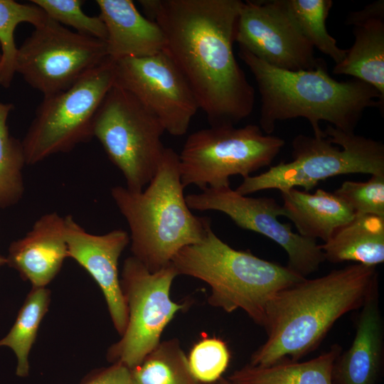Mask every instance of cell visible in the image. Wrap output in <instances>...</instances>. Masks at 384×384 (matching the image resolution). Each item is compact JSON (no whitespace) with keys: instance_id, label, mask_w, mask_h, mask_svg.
I'll use <instances>...</instances> for the list:
<instances>
[{"instance_id":"obj_12","label":"cell","mask_w":384,"mask_h":384,"mask_svg":"<svg viewBox=\"0 0 384 384\" xmlns=\"http://www.w3.org/2000/svg\"><path fill=\"white\" fill-rule=\"evenodd\" d=\"M201 191L186 196L191 210L222 212L238 227L270 238L285 250L288 256L287 267L298 275L306 277L325 261L316 240L294 232L291 225L279 220V216H284V210L273 198L248 197L230 186Z\"/></svg>"},{"instance_id":"obj_19","label":"cell","mask_w":384,"mask_h":384,"mask_svg":"<svg viewBox=\"0 0 384 384\" xmlns=\"http://www.w3.org/2000/svg\"><path fill=\"white\" fill-rule=\"evenodd\" d=\"M281 193L284 216L305 238L326 242L355 216L350 207L334 192L319 188L310 193L292 188Z\"/></svg>"},{"instance_id":"obj_6","label":"cell","mask_w":384,"mask_h":384,"mask_svg":"<svg viewBox=\"0 0 384 384\" xmlns=\"http://www.w3.org/2000/svg\"><path fill=\"white\" fill-rule=\"evenodd\" d=\"M326 137L296 136L292 143V160L243 178L235 191L247 196L266 189L283 192L302 187L314 188L328 178L351 174L384 176V144L328 124Z\"/></svg>"},{"instance_id":"obj_3","label":"cell","mask_w":384,"mask_h":384,"mask_svg":"<svg viewBox=\"0 0 384 384\" xmlns=\"http://www.w3.org/2000/svg\"><path fill=\"white\" fill-rule=\"evenodd\" d=\"M238 55L254 76L260 95V127L271 134L277 121L298 117L310 123L314 136L326 137L320 122L354 133L366 110L384 100L370 85L353 78L338 81L330 76L321 59L314 69L291 71L273 67L240 48Z\"/></svg>"},{"instance_id":"obj_29","label":"cell","mask_w":384,"mask_h":384,"mask_svg":"<svg viewBox=\"0 0 384 384\" xmlns=\"http://www.w3.org/2000/svg\"><path fill=\"white\" fill-rule=\"evenodd\" d=\"M53 20L73 28L77 33L105 41L106 27L98 16L83 12L82 0H31Z\"/></svg>"},{"instance_id":"obj_5","label":"cell","mask_w":384,"mask_h":384,"mask_svg":"<svg viewBox=\"0 0 384 384\" xmlns=\"http://www.w3.org/2000/svg\"><path fill=\"white\" fill-rule=\"evenodd\" d=\"M171 264L178 276L192 277L210 287V306L227 313L242 309L261 326L272 298L305 278L249 250L233 248L211 228L200 242L181 249Z\"/></svg>"},{"instance_id":"obj_35","label":"cell","mask_w":384,"mask_h":384,"mask_svg":"<svg viewBox=\"0 0 384 384\" xmlns=\"http://www.w3.org/2000/svg\"><path fill=\"white\" fill-rule=\"evenodd\" d=\"M1 59H2V55H1V48H0V67H1Z\"/></svg>"},{"instance_id":"obj_2","label":"cell","mask_w":384,"mask_h":384,"mask_svg":"<svg viewBox=\"0 0 384 384\" xmlns=\"http://www.w3.org/2000/svg\"><path fill=\"white\" fill-rule=\"evenodd\" d=\"M378 293L376 267L353 264L301 281L278 292L267 304L266 341L250 364L298 361L316 350L341 316L361 309Z\"/></svg>"},{"instance_id":"obj_16","label":"cell","mask_w":384,"mask_h":384,"mask_svg":"<svg viewBox=\"0 0 384 384\" xmlns=\"http://www.w3.org/2000/svg\"><path fill=\"white\" fill-rule=\"evenodd\" d=\"M68 257L65 217L52 212L41 215L23 237L11 242L6 260L32 287H46Z\"/></svg>"},{"instance_id":"obj_25","label":"cell","mask_w":384,"mask_h":384,"mask_svg":"<svg viewBox=\"0 0 384 384\" xmlns=\"http://www.w3.org/2000/svg\"><path fill=\"white\" fill-rule=\"evenodd\" d=\"M289 16L314 48L328 55L335 63L345 58L348 49L337 46L326 29V21L333 6L331 0H282Z\"/></svg>"},{"instance_id":"obj_34","label":"cell","mask_w":384,"mask_h":384,"mask_svg":"<svg viewBox=\"0 0 384 384\" xmlns=\"http://www.w3.org/2000/svg\"><path fill=\"white\" fill-rule=\"evenodd\" d=\"M7 264V260L6 257L0 255V266Z\"/></svg>"},{"instance_id":"obj_18","label":"cell","mask_w":384,"mask_h":384,"mask_svg":"<svg viewBox=\"0 0 384 384\" xmlns=\"http://www.w3.org/2000/svg\"><path fill=\"white\" fill-rule=\"evenodd\" d=\"M99 17L107 30L109 58H143L164 50L165 39L159 25L144 16L131 0H97Z\"/></svg>"},{"instance_id":"obj_20","label":"cell","mask_w":384,"mask_h":384,"mask_svg":"<svg viewBox=\"0 0 384 384\" xmlns=\"http://www.w3.org/2000/svg\"><path fill=\"white\" fill-rule=\"evenodd\" d=\"M321 247L325 261L376 267L384 262V217L356 215Z\"/></svg>"},{"instance_id":"obj_13","label":"cell","mask_w":384,"mask_h":384,"mask_svg":"<svg viewBox=\"0 0 384 384\" xmlns=\"http://www.w3.org/2000/svg\"><path fill=\"white\" fill-rule=\"evenodd\" d=\"M113 72L114 84L154 113L166 132L176 137L187 132L199 107L186 79L164 50L114 60Z\"/></svg>"},{"instance_id":"obj_32","label":"cell","mask_w":384,"mask_h":384,"mask_svg":"<svg viewBox=\"0 0 384 384\" xmlns=\"http://www.w3.org/2000/svg\"><path fill=\"white\" fill-rule=\"evenodd\" d=\"M384 20V1L378 0L366 6L361 10L351 12L346 18V23L353 27L360 26L371 20Z\"/></svg>"},{"instance_id":"obj_8","label":"cell","mask_w":384,"mask_h":384,"mask_svg":"<svg viewBox=\"0 0 384 384\" xmlns=\"http://www.w3.org/2000/svg\"><path fill=\"white\" fill-rule=\"evenodd\" d=\"M165 132L154 113L114 84L102 102L93 124V137L132 191H142L155 175L166 148L161 142Z\"/></svg>"},{"instance_id":"obj_23","label":"cell","mask_w":384,"mask_h":384,"mask_svg":"<svg viewBox=\"0 0 384 384\" xmlns=\"http://www.w3.org/2000/svg\"><path fill=\"white\" fill-rule=\"evenodd\" d=\"M132 384H201L192 375L177 338L161 341L130 369Z\"/></svg>"},{"instance_id":"obj_4","label":"cell","mask_w":384,"mask_h":384,"mask_svg":"<svg viewBox=\"0 0 384 384\" xmlns=\"http://www.w3.org/2000/svg\"><path fill=\"white\" fill-rule=\"evenodd\" d=\"M178 154L165 148L157 171L141 191L116 186L111 196L130 230L132 256L150 272L169 265L183 247L200 242L210 220L193 214L186 201Z\"/></svg>"},{"instance_id":"obj_26","label":"cell","mask_w":384,"mask_h":384,"mask_svg":"<svg viewBox=\"0 0 384 384\" xmlns=\"http://www.w3.org/2000/svg\"><path fill=\"white\" fill-rule=\"evenodd\" d=\"M14 106L0 102V208L18 203L24 193L26 164L22 142L9 132L7 119Z\"/></svg>"},{"instance_id":"obj_27","label":"cell","mask_w":384,"mask_h":384,"mask_svg":"<svg viewBox=\"0 0 384 384\" xmlns=\"http://www.w3.org/2000/svg\"><path fill=\"white\" fill-rule=\"evenodd\" d=\"M48 16L35 4H21L14 0H0V85L10 87L16 73L18 48L14 33L21 23H29L36 27L46 21Z\"/></svg>"},{"instance_id":"obj_21","label":"cell","mask_w":384,"mask_h":384,"mask_svg":"<svg viewBox=\"0 0 384 384\" xmlns=\"http://www.w3.org/2000/svg\"><path fill=\"white\" fill-rule=\"evenodd\" d=\"M341 352L342 347L334 343L305 361L283 360L267 366L247 363L227 378L232 384H333L332 368Z\"/></svg>"},{"instance_id":"obj_30","label":"cell","mask_w":384,"mask_h":384,"mask_svg":"<svg viewBox=\"0 0 384 384\" xmlns=\"http://www.w3.org/2000/svg\"><path fill=\"white\" fill-rule=\"evenodd\" d=\"M334 193L356 215L384 217V176L372 175L367 181H344Z\"/></svg>"},{"instance_id":"obj_10","label":"cell","mask_w":384,"mask_h":384,"mask_svg":"<svg viewBox=\"0 0 384 384\" xmlns=\"http://www.w3.org/2000/svg\"><path fill=\"white\" fill-rule=\"evenodd\" d=\"M177 273L171 262L150 272L133 256L123 264L120 284L127 311V324L121 338L108 349L107 358L132 369L161 342V334L175 315L188 306L171 298Z\"/></svg>"},{"instance_id":"obj_1","label":"cell","mask_w":384,"mask_h":384,"mask_svg":"<svg viewBox=\"0 0 384 384\" xmlns=\"http://www.w3.org/2000/svg\"><path fill=\"white\" fill-rule=\"evenodd\" d=\"M161 28L164 51L186 79L210 126H235L255 105V89L233 52L240 0H142Z\"/></svg>"},{"instance_id":"obj_24","label":"cell","mask_w":384,"mask_h":384,"mask_svg":"<svg viewBox=\"0 0 384 384\" xmlns=\"http://www.w3.org/2000/svg\"><path fill=\"white\" fill-rule=\"evenodd\" d=\"M50 299V291L46 287H32L10 331L0 340V347H9L15 353L17 358L16 374L19 377L28 375V354L41 322L48 309Z\"/></svg>"},{"instance_id":"obj_7","label":"cell","mask_w":384,"mask_h":384,"mask_svg":"<svg viewBox=\"0 0 384 384\" xmlns=\"http://www.w3.org/2000/svg\"><path fill=\"white\" fill-rule=\"evenodd\" d=\"M283 139L266 134L259 125L210 126L191 133L178 154L185 187L201 190L230 186V177L243 178L270 166L280 152Z\"/></svg>"},{"instance_id":"obj_28","label":"cell","mask_w":384,"mask_h":384,"mask_svg":"<svg viewBox=\"0 0 384 384\" xmlns=\"http://www.w3.org/2000/svg\"><path fill=\"white\" fill-rule=\"evenodd\" d=\"M230 352L227 343L217 337H203L187 357L189 369L201 383L217 382L228 367Z\"/></svg>"},{"instance_id":"obj_15","label":"cell","mask_w":384,"mask_h":384,"mask_svg":"<svg viewBox=\"0 0 384 384\" xmlns=\"http://www.w3.org/2000/svg\"><path fill=\"white\" fill-rule=\"evenodd\" d=\"M68 257L83 267L102 290L112 324L120 336L127 324V311L119 277V259L130 242L125 230L102 235L86 231L71 215L65 217Z\"/></svg>"},{"instance_id":"obj_33","label":"cell","mask_w":384,"mask_h":384,"mask_svg":"<svg viewBox=\"0 0 384 384\" xmlns=\"http://www.w3.org/2000/svg\"><path fill=\"white\" fill-rule=\"evenodd\" d=\"M216 383L217 384H232L227 378L223 376Z\"/></svg>"},{"instance_id":"obj_17","label":"cell","mask_w":384,"mask_h":384,"mask_svg":"<svg viewBox=\"0 0 384 384\" xmlns=\"http://www.w3.org/2000/svg\"><path fill=\"white\" fill-rule=\"evenodd\" d=\"M351 345L336 359L333 384H377L384 361V322L376 293L360 309Z\"/></svg>"},{"instance_id":"obj_14","label":"cell","mask_w":384,"mask_h":384,"mask_svg":"<svg viewBox=\"0 0 384 384\" xmlns=\"http://www.w3.org/2000/svg\"><path fill=\"white\" fill-rule=\"evenodd\" d=\"M235 42L263 62L291 71L314 69L322 59L315 56L282 0L242 1Z\"/></svg>"},{"instance_id":"obj_31","label":"cell","mask_w":384,"mask_h":384,"mask_svg":"<svg viewBox=\"0 0 384 384\" xmlns=\"http://www.w3.org/2000/svg\"><path fill=\"white\" fill-rule=\"evenodd\" d=\"M82 384H132L130 369L121 363H112L89 376Z\"/></svg>"},{"instance_id":"obj_9","label":"cell","mask_w":384,"mask_h":384,"mask_svg":"<svg viewBox=\"0 0 384 384\" xmlns=\"http://www.w3.org/2000/svg\"><path fill=\"white\" fill-rule=\"evenodd\" d=\"M113 85L110 58L68 89L43 96L21 142L26 164L70 151L92 138L95 115Z\"/></svg>"},{"instance_id":"obj_22","label":"cell","mask_w":384,"mask_h":384,"mask_svg":"<svg viewBox=\"0 0 384 384\" xmlns=\"http://www.w3.org/2000/svg\"><path fill=\"white\" fill-rule=\"evenodd\" d=\"M355 41L334 75H347L363 81L384 100V20L375 19L354 27Z\"/></svg>"},{"instance_id":"obj_11","label":"cell","mask_w":384,"mask_h":384,"mask_svg":"<svg viewBox=\"0 0 384 384\" xmlns=\"http://www.w3.org/2000/svg\"><path fill=\"white\" fill-rule=\"evenodd\" d=\"M109 59L105 41L72 31L48 16L18 48L16 70L48 96L68 89Z\"/></svg>"}]
</instances>
